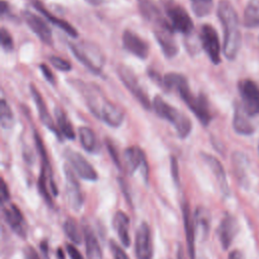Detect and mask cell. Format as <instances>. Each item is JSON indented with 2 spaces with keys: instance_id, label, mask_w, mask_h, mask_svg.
Returning a JSON list of instances; mask_svg holds the SVG:
<instances>
[{
  "instance_id": "cell-26",
  "label": "cell",
  "mask_w": 259,
  "mask_h": 259,
  "mask_svg": "<svg viewBox=\"0 0 259 259\" xmlns=\"http://www.w3.org/2000/svg\"><path fill=\"white\" fill-rule=\"evenodd\" d=\"M84 239L86 255L88 259H102V251L94 232L86 226L84 228Z\"/></svg>"
},
{
  "instance_id": "cell-34",
  "label": "cell",
  "mask_w": 259,
  "mask_h": 259,
  "mask_svg": "<svg viewBox=\"0 0 259 259\" xmlns=\"http://www.w3.org/2000/svg\"><path fill=\"white\" fill-rule=\"evenodd\" d=\"M213 0H190L191 9L198 17H204L209 14L212 8Z\"/></svg>"
},
{
  "instance_id": "cell-11",
  "label": "cell",
  "mask_w": 259,
  "mask_h": 259,
  "mask_svg": "<svg viewBox=\"0 0 259 259\" xmlns=\"http://www.w3.org/2000/svg\"><path fill=\"white\" fill-rule=\"evenodd\" d=\"M135 252L137 259L153 258V243L150 227L147 223H142L136 232Z\"/></svg>"
},
{
  "instance_id": "cell-44",
  "label": "cell",
  "mask_w": 259,
  "mask_h": 259,
  "mask_svg": "<svg viewBox=\"0 0 259 259\" xmlns=\"http://www.w3.org/2000/svg\"><path fill=\"white\" fill-rule=\"evenodd\" d=\"M24 256H25V259H39L37 252L32 247H29V246L24 249Z\"/></svg>"
},
{
  "instance_id": "cell-37",
  "label": "cell",
  "mask_w": 259,
  "mask_h": 259,
  "mask_svg": "<svg viewBox=\"0 0 259 259\" xmlns=\"http://www.w3.org/2000/svg\"><path fill=\"white\" fill-rule=\"evenodd\" d=\"M0 38H1V46L3 50H5L6 52H11L14 48L13 39L11 34L8 32V30L5 29V27H1Z\"/></svg>"
},
{
  "instance_id": "cell-18",
  "label": "cell",
  "mask_w": 259,
  "mask_h": 259,
  "mask_svg": "<svg viewBox=\"0 0 259 259\" xmlns=\"http://www.w3.org/2000/svg\"><path fill=\"white\" fill-rule=\"evenodd\" d=\"M3 217L7 225L14 233H16L18 236L22 238L26 237V227L24 218L19 208L15 204L10 203L7 206L3 207Z\"/></svg>"
},
{
  "instance_id": "cell-48",
  "label": "cell",
  "mask_w": 259,
  "mask_h": 259,
  "mask_svg": "<svg viewBox=\"0 0 259 259\" xmlns=\"http://www.w3.org/2000/svg\"><path fill=\"white\" fill-rule=\"evenodd\" d=\"M58 256H59V259H64V254H63V252H62V250L61 249H59L58 250Z\"/></svg>"
},
{
  "instance_id": "cell-42",
  "label": "cell",
  "mask_w": 259,
  "mask_h": 259,
  "mask_svg": "<svg viewBox=\"0 0 259 259\" xmlns=\"http://www.w3.org/2000/svg\"><path fill=\"white\" fill-rule=\"evenodd\" d=\"M66 250H67V253H68V255L70 256L71 259H83L80 252L72 244H67L66 245Z\"/></svg>"
},
{
  "instance_id": "cell-21",
  "label": "cell",
  "mask_w": 259,
  "mask_h": 259,
  "mask_svg": "<svg viewBox=\"0 0 259 259\" xmlns=\"http://www.w3.org/2000/svg\"><path fill=\"white\" fill-rule=\"evenodd\" d=\"M201 157L204 160V162L207 164V166L210 168L211 172L213 173L219 186L221 188V191L225 194L228 195L230 193V189H229V185H228V181H227V176H226V172L224 170L223 165L221 164V162L213 156L206 154V153H201Z\"/></svg>"
},
{
  "instance_id": "cell-1",
  "label": "cell",
  "mask_w": 259,
  "mask_h": 259,
  "mask_svg": "<svg viewBox=\"0 0 259 259\" xmlns=\"http://www.w3.org/2000/svg\"><path fill=\"white\" fill-rule=\"evenodd\" d=\"M88 105L89 110L111 127L119 126L123 121V114L119 108L109 101L102 91L94 84H86L79 82L77 85Z\"/></svg>"
},
{
  "instance_id": "cell-39",
  "label": "cell",
  "mask_w": 259,
  "mask_h": 259,
  "mask_svg": "<svg viewBox=\"0 0 259 259\" xmlns=\"http://www.w3.org/2000/svg\"><path fill=\"white\" fill-rule=\"evenodd\" d=\"M170 168H171V174L173 177V180L175 181L176 184H179V167H178V162L174 156L171 157L170 160Z\"/></svg>"
},
{
  "instance_id": "cell-15",
  "label": "cell",
  "mask_w": 259,
  "mask_h": 259,
  "mask_svg": "<svg viewBox=\"0 0 259 259\" xmlns=\"http://www.w3.org/2000/svg\"><path fill=\"white\" fill-rule=\"evenodd\" d=\"M23 18L28 25V27L36 34V36L46 45H53V34L52 29L47 24V22L39 16L31 13L29 11L23 12Z\"/></svg>"
},
{
  "instance_id": "cell-2",
  "label": "cell",
  "mask_w": 259,
  "mask_h": 259,
  "mask_svg": "<svg viewBox=\"0 0 259 259\" xmlns=\"http://www.w3.org/2000/svg\"><path fill=\"white\" fill-rule=\"evenodd\" d=\"M217 14L224 29L223 53L228 60L233 61L238 56L242 41L238 14L227 0L219 2Z\"/></svg>"
},
{
  "instance_id": "cell-13",
  "label": "cell",
  "mask_w": 259,
  "mask_h": 259,
  "mask_svg": "<svg viewBox=\"0 0 259 259\" xmlns=\"http://www.w3.org/2000/svg\"><path fill=\"white\" fill-rule=\"evenodd\" d=\"M64 174H65V183H66V192L69 200L70 206L79 211L83 205V196L80 189L79 182L69 165L64 166Z\"/></svg>"
},
{
  "instance_id": "cell-25",
  "label": "cell",
  "mask_w": 259,
  "mask_h": 259,
  "mask_svg": "<svg viewBox=\"0 0 259 259\" xmlns=\"http://www.w3.org/2000/svg\"><path fill=\"white\" fill-rule=\"evenodd\" d=\"M139 9L144 18L153 25L165 19L158 6L152 0H139Z\"/></svg>"
},
{
  "instance_id": "cell-38",
  "label": "cell",
  "mask_w": 259,
  "mask_h": 259,
  "mask_svg": "<svg viewBox=\"0 0 259 259\" xmlns=\"http://www.w3.org/2000/svg\"><path fill=\"white\" fill-rule=\"evenodd\" d=\"M110 247H111V251H112V255H113L114 259H128L125 252L115 242L111 241Z\"/></svg>"
},
{
  "instance_id": "cell-45",
  "label": "cell",
  "mask_w": 259,
  "mask_h": 259,
  "mask_svg": "<svg viewBox=\"0 0 259 259\" xmlns=\"http://www.w3.org/2000/svg\"><path fill=\"white\" fill-rule=\"evenodd\" d=\"M228 259H245V256L241 251L233 250L232 252H230Z\"/></svg>"
},
{
  "instance_id": "cell-46",
  "label": "cell",
  "mask_w": 259,
  "mask_h": 259,
  "mask_svg": "<svg viewBox=\"0 0 259 259\" xmlns=\"http://www.w3.org/2000/svg\"><path fill=\"white\" fill-rule=\"evenodd\" d=\"M85 1L91 5H100L104 0H85Z\"/></svg>"
},
{
  "instance_id": "cell-36",
  "label": "cell",
  "mask_w": 259,
  "mask_h": 259,
  "mask_svg": "<svg viewBox=\"0 0 259 259\" xmlns=\"http://www.w3.org/2000/svg\"><path fill=\"white\" fill-rule=\"evenodd\" d=\"M50 62L59 71L69 72L72 69L71 64L67 60H65V59H63L61 57H58V56H51L50 57Z\"/></svg>"
},
{
  "instance_id": "cell-7",
  "label": "cell",
  "mask_w": 259,
  "mask_h": 259,
  "mask_svg": "<svg viewBox=\"0 0 259 259\" xmlns=\"http://www.w3.org/2000/svg\"><path fill=\"white\" fill-rule=\"evenodd\" d=\"M117 74H118V77L121 80V82L128 89V91H131V93L140 102V104L144 108L149 110L152 106V103H151L147 93L141 86L136 74L131 70V68H128L124 65H121L117 68Z\"/></svg>"
},
{
  "instance_id": "cell-24",
  "label": "cell",
  "mask_w": 259,
  "mask_h": 259,
  "mask_svg": "<svg viewBox=\"0 0 259 259\" xmlns=\"http://www.w3.org/2000/svg\"><path fill=\"white\" fill-rule=\"evenodd\" d=\"M113 226L119 238V241L124 247H128L131 244L130 238V219L126 213L121 210L115 212L113 218Z\"/></svg>"
},
{
  "instance_id": "cell-28",
  "label": "cell",
  "mask_w": 259,
  "mask_h": 259,
  "mask_svg": "<svg viewBox=\"0 0 259 259\" xmlns=\"http://www.w3.org/2000/svg\"><path fill=\"white\" fill-rule=\"evenodd\" d=\"M55 117L57 120V126L61 135L69 140L75 139V132L73 130L72 123L67 117L66 113L61 108H55Z\"/></svg>"
},
{
  "instance_id": "cell-40",
  "label": "cell",
  "mask_w": 259,
  "mask_h": 259,
  "mask_svg": "<svg viewBox=\"0 0 259 259\" xmlns=\"http://www.w3.org/2000/svg\"><path fill=\"white\" fill-rule=\"evenodd\" d=\"M39 70H40L42 76L46 78L47 81H49V82L52 83V84L55 83L54 74H53V72L51 71V69H50L46 64H40V65H39Z\"/></svg>"
},
{
  "instance_id": "cell-23",
  "label": "cell",
  "mask_w": 259,
  "mask_h": 259,
  "mask_svg": "<svg viewBox=\"0 0 259 259\" xmlns=\"http://www.w3.org/2000/svg\"><path fill=\"white\" fill-rule=\"evenodd\" d=\"M31 3H32V6L48 19V21H50L54 25L58 26L62 30H64L70 36L76 37L78 35V32H77V30L75 29V27L73 25H71L69 22H67L64 19H61V18L53 15L50 11L47 10V8L42 5V3L40 1H38V0H31Z\"/></svg>"
},
{
  "instance_id": "cell-3",
  "label": "cell",
  "mask_w": 259,
  "mask_h": 259,
  "mask_svg": "<svg viewBox=\"0 0 259 259\" xmlns=\"http://www.w3.org/2000/svg\"><path fill=\"white\" fill-rule=\"evenodd\" d=\"M152 106L157 115L171 122L180 139H185L189 136L192 123L191 120L181 111L177 110L172 105L168 104L161 96H155Z\"/></svg>"
},
{
  "instance_id": "cell-12",
  "label": "cell",
  "mask_w": 259,
  "mask_h": 259,
  "mask_svg": "<svg viewBox=\"0 0 259 259\" xmlns=\"http://www.w3.org/2000/svg\"><path fill=\"white\" fill-rule=\"evenodd\" d=\"M65 156L71 167L82 179L88 181H95L97 179V173L95 169L80 153L71 149H67Z\"/></svg>"
},
{
  "instance_id": "cell-19",
  "label": "cell",
  "mask_w": 259,
  "mask_h": 259,
  "mask_svg": "<svg viewBox=\"0 0 259 259\" xmlns=\"http://www.w3.org/2000/svg\"><path fill=\"white\" fill-rule=\"evenodd\" d=\"M30 93H31V96L34 100V103H35L37 113H38V116H39L40 120L42 121V123L48 128L53 131L57 135V137L61 140V134H60L59 130L57 128V125H55V122H54L52 116L50 115V113L47 109V105L45 103V100H44L41 94L38 92V90L36 89V87L33 84H30Z\"/></svg>"
},
{
  "instance_id": "cell-17",
  "label": "cell",
  "mask_w": 259,
  "mask_h": 259,
  "mask_svg": "<svg viewBox=\"0 0 259 259\" xmlns=\"http://www.w3.org/2000/svg\"><path fill=\"white\" fill-rule=\"evenodd\" d=\"M238 231H239V225L237 220L232 214L227 213L221 221V224L218 230L219 239L224 250H227L231 246Z\"/></svg>"
},
{
  "instance_id": "cell-20",
  "label": "cell",
  "mask_w": 259,
  "mask_h": 259,
  "mask_svg": "<svg viewBox=\"0 0 259 259\" xmlns=\"http://www.w3.org/2000/svg\"><path fill=\"white\" fill-rule=\"evenodd\" d=\"M233 127L239 135L249 136L255 131L253 123L250 120V116L245 112L242 104L235 103L234 117H233Z\"/></svg>"
},
{
  "instance_id": "cell-16",
  "label": "cell",
  "mask_w": 259,
  "mask_h": 259,
  "mask_svg": "<svg viewBox=\"0 0 259 259\" xmlns=\"http://www.w3.org/2000/svg\"><path fill=\"white\" fill-rule=\"evenodd\" d=\"M122 46L132 55L145 60L149 55L148 44L134 31L126 29L122 33Z\"/></svg>"
},
{
  "instance_id": "cell-27",
  "label": "cell",
  "mask_w": 259,
  "mask_h": 259,
  "mask_svg": "<svg viewBox=\"0 0 259 259\" xmlns=\"http://www.w3.org/2000/svg\"><path fill=\"white\" fill-rule=\"evenodd\" d=\"M244 25L248 28L259 26V0H250L244 11Z\"/></svg>"
},
{
  "instance_id": "cell-30",
  "label": "cell",
  "mask_w": 259,
  "mask_h": 259,
  "mask_svg": "<svg viewBox=\"0 0 259 259\" xmlns=\"http://www.w3.org/2000/svg\"><path fill=\"white\" fill-rule=\"evenodd\" d=\"M188 82L185 76L179 74V73H167L163 77V87L168 89V90H174V91H179L183 87L187 86Z\"/></svg>"
},
{
  "instance_id": "cell-33",
  "label": "cell",
  "mask_w": 259,
  "mask_h": 259,
  "mask_svg": "<svg viewBox=\"0 0 259 259\" xmlns=\"http://www.w3.org/2000/svg\"><path fill=\"white\" fill-rule=\"evenodd\" d=\"M195 230H199L203 236H206L209 230V215L206 209L198 207L194 213Z\"/></svg>"
},
{
  "instance_id": "cell-22",
  "label": "cell",
  "mask_w": 259,
  "mask_h": 259,
  "mask_svg": "<svg viewBox=\"0 0 259 259\" xmlns=\"http://www.w3.org/2000/svg\"><path fill=\"white\" fill-rule=\"evenodd\" d=\"M182 213H183V223H184V230H185V237L187 242V250H188L189 258L195 259V251H194L195 226H194V220L191 219L190 208L187 202L183 203Z\"/></svg>"
},
{
  "instance_id": "cell-43",
  "label": "cell",
  "mask_w": 259,
  "mask_h": 259,
  "mask_svg": "<svg viewBox=\"0 0 259 259\" xmlns=\"http://www.w3.org/2000/svg\"><path fill=\"white\" fill-rule=\"evenodd\" d=\"M9 190L4 180H2V186H1V202L4 204L9 200Z\"/></svg>"
},
{
  "instance_id": "cell-35",
  "label": "cell",
  "mask_w": 259,
  "mask_h": 259,
  "mask_svg": "<svg viewBox=\"0 0 259 259\" xmlns=\"http://www.w3.org/2000/svg\"><path fill=\"white\" fill-rule=\"evenodd\" d=\"M0 119H1L2 127H4V128L11 127V125L13 123V113H12V110H11L8 102L4 98L1 99Z\"/></svg>"
},
{
  "instance_id": "cell-47",
  "label": "cell",
  "mask_w": 259,
  "mask_h": 259,
  "mask_svg": "<svg viewBox=\"0 0 259 259\" xmlns=\"http://www.w3.org/2000/svg\"><path fill=\"white\" fill-rule=\"evenodd\" d=\"M162 2V4L167 8L169 6H171L173 4V0H160Z\"/></svg>"
},
{
  "instance_id": "cell-6",
  "label": "cell",
  "mask_w": 259,
  "mask_h": 259,
  "mask_svg": "<svg viewBox=\"0 0 259 259\" xmlns=\"http://www.w3.org/2000/svg\"><path fill=\"white\" fill-rule=\"evenodd\" d=\"M245 112L251 117L259 114V86L250 79H243L238 84Z\"/></svg>"
},
{
  "instance_id": "cell-31",
  "label": "cell",
  "mask_w": 259,
  "mask_h": 259,
  "mask_svg": "<svg viewBox=\"0 0 259 259\" xmlns=\"http://www.w3.org/2000/svg\"><path fill=\"white\" fill-rule=\"evenodd\" d=\"M232 161H233L235 174L238 180L242 183L244 180H246L247 170H248V159L243 153L235 152L233 154Z\"/></svg>"
},
{
  "instance_id": "cell-4",
  "label": "cell",
  "mask_w": 259,
  "mask_h": 259,
  "mask_svg": "<svg viewBox=\"0 0 259 259\" xmlns=\"http://www.w3.org/2000/svg\"><path fill=\"white\" fill-rule=\"evenodd\" d=\"M69 48L74 57L89 71L99 74L104 65V57L97 47L89 44L69 42Z\"/></svg>"
},
{
  "instance_id": "cell-8",
  "label": "cell",
  "mask_w": 259,
  "mask_h": 259,
  "mask_svg": "<svg viewBox=\"0 0 259 259\" xmlns=\"http://www.w3.org/2000/svg\"><path fill=\"white\" fill-rule=\"evenodd\" d=\"M173 28L169 21L164 19L163 21L154 25V34L158 41L162 53L168 59L174 58L178 53V47L173 36Z\"/></svg>"
},
{
  "instance_id": "cell-5",
  "label": "cell",
  "mask_w": 259,
  "mask_h": 259,
  "mask_svg": "<svg viewBox=\"0 0 259 259\" xmlns=\"http://www.w3.org/2000/svg\"><path fill=\"white\" fill-rule=\"evenodd\" d=\"M178 94L192 113L196 116V118L200 121V123H202L204 126L208 125L212 119V113L207 97L203 93L193 95L188 85L180 89Z\"/></svg>"
},
{
  "instance_id": "cell-10",
  "label": "cell",
  "mask_w": 259,
  "mask_h": 259,
  "mask_svg": "<svg viewBox=\"0 0 259 259\" xmlns=\"http://www.w3.org/2000/svg\"><path fill=\"white\" fill-rule=\"evenodd\" d=\"M168 21L173 30L183 34H189L193 30V22L188 12L180 5H174L166 8Z\"/></svg>"
},
{
  "instance_id": "cell-32",
  "label": "cell",
  "mask_w": 259,
  "mask_h": 259,
  "mask_svg": "<svg viewBox=\"0 0 259 259\" xmlns=\"http://www.w3.org/2000/svg\"><path fill=\"white\" fill-rule=\"evenodd\" d=\"M64 231L72 243H74V244L81 243V241H82L81 230L79 228L78 223L74 219L69 218L66 220V222L64 223Z\"/></svg>"
},
{
  "instance_id": "cell-29",
  "label": "cell",
  "mask_w": 259,
  "mask_h": 259,
  "mask_svg": "<svg viewBox=\"0 0 259 259\" xmlns=\"http://www.w3.org/2000/svg\"><path fill=\"white\" fill-rule=\"evenodd\" d=\"M80 143L83 149L89 153H94L98 149V143L94 132L88 126H81L78 130Z\"/></svg>"
},
{
  "instance_id": "cell-9",
  "label": "cell",
  "mask_w": 259,
  "mask_h": 259,
  "mask_svg": "<svg viewBox=\"0 0 259 259\" xmlns=\"http://www.w3.org/2000/svg\"><path fill=\"white\" fill-rule=\"evenodd\" d=\"M203 51L213 65L221 63V44L217 30L210 24H203L199 33Z\"/></svg>"
},
{
  "instance_id": "cell-41",
  "label": "cell",
  "mask_w": 259,
  "mask_h": 259,
  "mask_svg": "<svg viewBox=\"0 0 259 259\" xmlns=\"http://www.w3.org/2000/svg\"><path fill=\"white\" fill-rule=\"evenodd\" d=\"M106 146H107V149H108V152H109V154H110V157H111L112 161L114 162V164H115L117 167H120L119 158H118V155H117L116 149L114 148L113 144H112V143H110V141H107V142H106Z\"/></svg>"
},
{
  "instance_id": "cell-14",
  "label": "cell",
  "mask_w": 259,
  "mask_h": 259,
  "mask_svg": "<svg viewBox=\"0 0 259 259\" xmlns=\"http://www.w3.org/2000/svg\"><path fill=\"white\" fill-rule=\"evenodd\" d=\"M124 162L126 170L130 174H134L139 168L142 169L144 178L148 179V164L145 153L137 146L128 147L124 151Z\"/></svg>"
}]
</instances>
